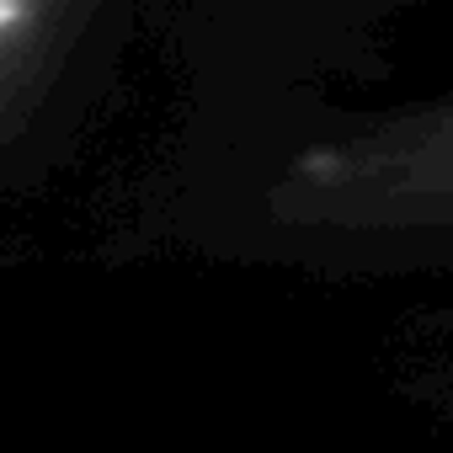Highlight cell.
<instances>
[{
  "label": "cell",
  "mask_w": 453,
  "mask_h": 453,
  "mask_svg": "<svg viewBox=\"0 0 453 453\" xmlns=\"http://www.w3.org/2000/svg\"><path fill=\"white\" fill-rule=\"evenodd\" d=\"M33 6H38V0H0V33H6V43H17L27 33Z\"/></svg>",
  "instance_id": "cell-1"
}]
</instances>
